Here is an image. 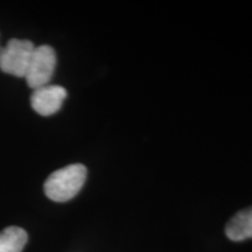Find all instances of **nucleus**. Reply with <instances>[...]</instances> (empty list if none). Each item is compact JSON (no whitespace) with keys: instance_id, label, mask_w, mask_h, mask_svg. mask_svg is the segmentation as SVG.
Wrapping results in <instances>:
<instances>
[{"instance_id":"nucleus-1","label":"nucleus","mask_w":252,"mask_h":252,"mask_svg":"<svg viewBox=\"0 0 252 252\" xmlns=\"http://www.w3.org/2000/svg\"><path fill=\"white\" fill-rule=\"evenodd\" d=\"M87 179V168L72 163L52 173L45 182V193L55 202H65L78 194Z\"/></svg>"},{"instance_id":"nucleus-2","label":"nucleus","mask_w":252,"mask_h":252,"mask_svg":"<svg viewBox=\"0 0 252 252\" xmlns=\"http://www.w3.org/2000/svg\"><path fill=\"white\" fill-rule=\"evenodd\" d=\"M35 46L28 40L12 39L0 48V69L6 74L25 77Z\"/></svg>"},{"instance_id":"nucleus-3","label":"nucleus","mask_w":252,"mask_h":252,"mask_svg":"<svg viewBox=\"0 0 252 252\" xmlns=\"http://www.w3.org/2000/svg\"><path fill=\"white\" fill-rule=\"evenodd\" d=\"M55 67V50L46 45L35 47L25 75L28 87L35 90L37 88L48 86L50 78L54 74Z\"/></svg>"},{"instance_id":"nucleus-4","label":"nucleus","mask_w":252,"mask_h":252,"mask_svg":"<svg viewBox=\"0 0 252 252\" xmlns=\"http://www.w3.org/2000/svg\"><path fill=\"white\" fill-rule=\"evenodd\" d=\"M67 97V91L60 86H45L33 91L31 104L34 111L41 116H52L61 109Z\"/></svg>"},{"instance_id":"nucleus-5","label":"nucleus","mask_w":252,"mask_h":252,"mask_svg":"<svg viewBox=\"0 0 252 252\" xmlns=\"http://www.w3.org/2000/svg\"><path fill=\"white\" fill-rule=\"evenodd\" d=\"M225 235L234 242L252 238V207L236 214L225 226Z\"/></svg>"},{"instance_id":"nucleus-6","label":"nucleus","mask_w":252,"mask_h":252,"mask_svg":"<svg viewBox=\"0 0 252 252\" xmlns=\"http://www.w3.org/2000/svg\"><path fill=\"white\" fill-rule=\"evenodd\" d=\"M27 232L18 226H9L0 232V252H21L27 243Z\"/></svg>"}]
</instances>
